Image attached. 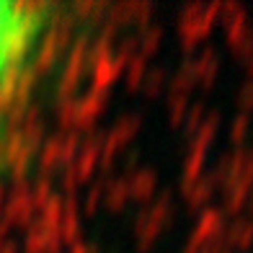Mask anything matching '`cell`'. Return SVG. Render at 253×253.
<instances>
[{
    "label": "cell",
    "instance_id": "1",
    "mask_svg": "<svg viewBox=\"0 0 253 253\" xmlns=\"http://www.w3.org/2000/svg\"><path fill=\"white\" fill-rule=\"evenodd\" d=\"M44 29L47 18L42 8L0 0V103L26 70Z\"/></svg>",
    "mask_w": 253,
    "mask_h": 253
}]
</instances>
